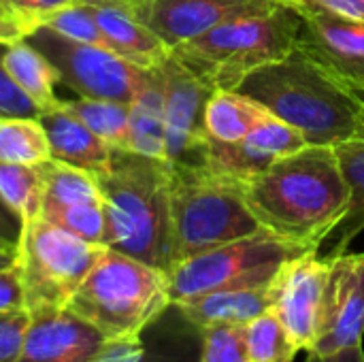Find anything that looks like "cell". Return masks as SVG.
<instances>
[{"instance_id": "8fae6325", "label": "cell", "mask_w": 364, "mask_h": 362, "mask_svg": "<svg viewBox=\"0 0 364 362\" xmlns=\"http://www.w3.org/2000/svg\"><path fill=\"white\" fill-rule=\"evenodd\" d=\"M331 260L307 252L288 260L273 280V312L301 352L311 354L320 339L324 290Z\"/></svg>"}, {"instance_id": "1f68e13d", "label": "cell", "mask_w": 364, "mask_h": 362, "mask_svg": "<svg viewBox=\"0 0 364 362\" xmlns=\"http://www.w3.org/2000/svg\"><path fill=\"white\" fill-rule=\"evenodd\" d=\"M200 362H252L245 346V326L200 331Z\"/></svg>"}, {"instance_id": "836d02e7", "label": "cell", "mask_w": 364, "mask_h": 362, "mask_svg": "<svg viewBox=\"0 0 364 362\" xmlns=\"http://www.w3.org/2000/svg\"><path fill=\"white\" fill-rule=\"evenodd\" d=\"M6 45L0 43V119L9 117H38L43 111L41 107L30 100L19 85L11 79V75L4 68L2 55H4Z\"/></svg>"}, {"instance_id": "f35d334b", "label": "cell", "mask_w": 364, "mask_h": 362, "mask_svg": "<svg viewBox=\"0 0 364 362\" xmlns=\"http://www.w3.org/2000/svg\"><path fill=\"white\" fill-rule=\"evenodd\" d=\"M17 9H21L23 13H28L30 17L36 19V23L41 26V17L51 13V11H58L62 6H68V4H75V2H81V0H11Z\"/></svg>"}, {"instance_id": "30bf717a", "label": "cell", "mask_w": 364, "mask_h": 362, "mask_svg": "<svg viewBox=\"0 0 364 362\" xmlns=\"http://www.w3.org/2000/svg\"><path fill=\"white\" fill-rule=\"evenodd\" d=\"M164 79L166 156L175 166H203L209 134L205 130V107L215 90L196 79L183 64L168 55L160 64Z\"/></svg>"}, {"instance_id": "484cf974", "label": "cell", "mask_w": 364, "mask_h": 362, "mask_svg": "<svg viewBox=\"0 0 364 362\" xmlns=\"http://www.w3.org/2000/svg\"><path fill=\"white\" fill-rule=\"evenodd\" d=\"M49 158V139L38 117L0 119V160L15 164H41Z\"/></svg>"}, {"instance_id": "d4e9b609", "label": "cell", "mask_w": 364, "mask_h": 362, "mask_svg": "<svg viewBox=\"0 0 364 362\" xmlns=\"http://www.w3.org/2000/svg\"><path fill=\"white\" fill-rule=\"evenodd\" d=\"M0 196L23 218H41L45 201L43 164H15L0 160Z\"/></svg>"}, {"instance_id": "7a4b0ae2", "label": "cell", "mask_w": 364, "mask_h": 362, "mask_svg": "<svg viewBox=\"0 0 364 362\" xmlns=\"http://www.w3.org/2000/svg\"><path fill=\"white\" fill-rule=\"evenodd\" d=\"M239 92L294 126L307 145L337 147L364 130L363 92L299 47L284 60L256 68Z\"/></svg>"}, {"instance_id": "9a60e30c", "label": "cell", "mask_w": 364, "mask_h": 362, "mask_svg": "<svg viewBox=\"0 0 364 362\" xmlns=\"http://www.w3.org/2000/svg\"><path fill=\"white\" fill-rule=\"evenodd\" d=\"M107 337L70 309L30 314L19 362H87Z\"/></svg>"}, {"instance_id": "44dd1931", "label": "cell", "mask_w": 364, "mask_h": 362, "mask_svg": "<svg viewBox=\"0 0 364 362\" xmlns=\"http://www.w3.org/2000/svg\"><path fill=\"white\" fill-rule=\"evenodd\" d=\"M269 115L271 111L239 90H215L205 107V130L218 141H245Z\"/></svg>"}, {"instance_id": "8992f818", "label": "cell", "mask_w": 364, "mask_h": 362, "mask_svg": "<svg viewBox=\"0 0 364 362\" xmlns=\"http://www.w3.org/2000/svg\"><path fill=\"white\" fill-rule=\"evenodd\" d=\"M168 166L175 265L264 230L247 207L241 179L207 164Z\"/></svg>"}, {"instance_id": "e0dca14e", "label": "cell", "mask_w": 364, "mask_h": 362, "mask_svg": "<svg viewBox=\"0 0 364 362\" xmlns=\"http://www.w3.org/2000/svg\"><path fill=\"white\" fill-rule=\"evenodd\" d=\"M38 122L47 132L51 160L94 175L109 169L113 147L98 134H94L79 117H75L62 105L58 109L43 111L38 115Z\"/></svg>"}, {"instance_id": "74e56055", "label": "cell", "mask_w": 364, "mask_h": 362, "mask_svg": "<svg viewBox=\"0 0 364 362\" xmlns=\"http://www.w3.org/2000/svg\"><path fill=\"white\" fill-rule=\"evenodd\" d=\"M23 218L0 196V250L17 254L21 235H23Z\"/></svg>"}, {"instance_id": "ee69618b", "label": "cell", "mask_w": 364, "mask_h": 362, "mask_svg": "<svg viewBox=\"0 0 364 362\" xmlns=\"http://www.w3.org/2000/svg\"><path fill=\"white\" fill-rule=\"evenodd\" d=\"M126 2H130V4H132V2H136V0H126Z\"/></svg>"}, {"instance_id": "60d3db41", "label": "cell", "mask_w": 364, "mask_h": 362, "mask_svg": "<svg viewBox=\"0 0 364 362\" xmlns=\"http://www.w3.org/2000/svg\"><path fill=\"white\" fill-rule=\"evenodd\" d=\"M320 356V354H318ZM324 362H364V346H352V348H343L339 352H333L328 356H322Z\"/></svg>"}, {"instance_id": "5bb4252c", "label": "cell", "mask_w": 364, "mask_h": 362, "mask_svg": "<svg viewBox=\"0 0 364 362\" xmlns=\"http://www.w3.org/2000/svg\"><path fill=\"white\" fill-rule=\"evenodd\" d=\"M331 260L320 339L314 354L328 356L363 344L364 335V252L326 256Z\"/></svg>"}, {"instance_id": "d6a6232c", "label": "cell", "mask_w": 364, "mask_h": 362, "mask_svg": "<svg viewBox=\"0 0 364 362\" xmlns=\"http://www.w3.org/2000/svg\"><path fill=\"white\" fill-rule=\"evenodd\" d=\"M247 141L252 145H256L260 151L269 154L271 158H279V156L299 151L307 145L305 137L294 126L286 124L284 119L275 117L273 113L254 128V132L247 137Z\"/></svg>"}, {"instance_id": "ffe728a7", "label": "cell", "mask_w": 364, "mask_h": 362, "mask_svg": "<svg viewBox=\"0 0 364 362\" xmlns=\"http://www.w3.org/2000/svg\"><path fill=\"white\" fill-rule=\"evenodd\" d=\"M130 151L162 158L166 156L164 122V79L160 64L149 68L145 85L130 102Z\"/></svg>"}, {"instance_id": "5b68a950", "label": "cell", "mask_w": 364, "mask_h": 362, "mask_svg": "<svg viewBox=\"0 0 364 362\" xmlns=\"http://www.w3.org/2000/svg\"><path fill=\"white\" fill-rule=\"evenodd\" d=\"M168 307V275L162 269L105 247L66 309L107 339H126L143 335Z\"/></svg>"}, {"instance_id": "b9f144b4", "label": "cell", "mask_w": 364, "mask_h": 362, "mask_svg": "<svg viewBox=\"0 0 364 362\" xmlns=\"http://www.w3.org/2000/svg\"><path fill=\"white\" fill-rule=\"evenodd\" d=\"M15 258H17V254H11V252H2V250H0V269H4V267L13 265V262H15Z\"/></svg>"}, {"instance_id": "4fadbf2b", "label": "cell", "mask_w": 364, "mask_h": 362, "mask_svg": "<svg viewBox=\"0 0 364 362\" xmlns=\"http://www.w3.org/2000/svg\"><path fill=\"white\" fill-rule=\"evenodd\" d=\"M282 0H136L134 17L168 49L241 15L262 13Z\"/></svg>"}, {"instance_id": "52a82bcc", "label": "cell", "mask_w": 364, "mask_h": 362, "mask_svg": "<svg viewBox=\"0 0 364 362\" xmlns=\"http://www.w3.org/2000/svg\"><path fill=\"white\" fill-rule=\"evenodd\" d=\"M307 252L318 250L290 243L269 230L235 239L181 260L166 273L171 305L218 290L271 286L288 260Z\"/></svg>"}, {"instance_id": "3957f363", "label": "cell", "mask_w": 364, "mask_h": 362, "mask_svg": "<svg viewBox=\"0 0 364 362\" xmlns=\"http://www.w3.org/2000/svg\"><path fill=\"white\" fill-rule=\"evenodd\" d=\"M94 177L107 213L105 247L168 273L175 265L168 162L113 147L109 169Z\"/></svg>"}, {"instance_id": "7c38bea8", "label": "cell", "mask_w": 364, "mask_h": 362, "mask_svg": "<svg viewBox=\"0 0 364 362\" xmlns=\"http://www.w3.org/2000/svg\"><path fill=\"white\" fill-rule=\"evenodd\" d=\"M301 17L296 47L350 87L364 92V23L339 17L314 0H284Z\"/></svg>"}, {"instance_id": "ab89813d", "label": "cell", "mask_w": 364, "mask_h": 362, "mask_svg": "<svg viewBox=\"0 0 364 362\" xmlns=\"http://www.w3.org/2000/svg\"><path fill=\"white\" fill-rule=\"evenodd\" d=\"M314 2H318L320 6H324L326 11L339 17L364 23V0H314Z\"/></svg>"}, {"instance_id": "d590c367", "label": "cell", "mask_w": 364, "mask_h": 362, "mask_svg": "<svg viewBox=\"0 0 364 362\" xmlns=\"http://www.w3.org/2000/svg\"><path fill=\"white\" fill-rule=\"evenodd\" d=\"M34 28H38L34 17L17 9L11 0H0V43H19Z\"/></svg>"}, {"instance_id": "83f0119b", "label": "cell", "mask_w": 364, "mask_h": 362, "mask_svg": "<svg viewBox=\"0 0 364 362\" xmlns=\"http://www.w3.org/2000/svg\"><path fill=\"white\" fill-rule=\"evenodd\" d=\"M245 346L252 362H294L301 352L273 309L245 326Z\"/></svg>"}, {"instance_id": "7bdbcfd3", "label": "cell", "mask_w": 364, "mask_h": 362, "mask_svg": "<svg viewBox=\"0 0 364 362\" xmlns=\"http://www.w3.org/2000/svg\"><path fill=\"white\" fill-rule=\"evenodd\" d=\"M303 362H324V358L311 352V354H307V358H305V361H303Z\"/></svg>"}, {"instance_id": "6da1fadb", "label": "cell", "mask_w": 364, "mask_h": 362, "mask_svg": "<svg viewBox=\"0 0 364 362\" xmlns=\"http://www.w3.org/2000/svg\"><path fill=\"white\" fill-rule=\"evenodd\" d=\"M245 201L271 235L320 250L348 215L352 190L335 147L305 145L243 181Z\"/></svg>"}, {"instance_id": "8d00e7d4", "label": "cell", "mask_w": 364, "mask_h": 362, "mask_svg": "<svg viewBox=\"0 0 364 362\" xmlns=\"http://www.w3.org/2000/svg\"><path fill=\"white\" fill-rule=\"evenodd\" d=\"M11 309H26L23 307V286L17 267V258L13 265L0 269V314Z\"/></svg>"}, {"instance_id": "f6af8a7d", "label": "cell", "mask_w": 364, "mask_h": 362, "mask_svg": "<svg viewBox=\"0 0 364 362\" xmlns=\"http://www.w3.org/2000/svg\"><path fill=\"white\" fill-rule=\"evenodd\" d=\"M282 2H284V0H282Z\"/></svg>"}, {"instance_id": "2e32d148", "label": "cell", "mask_w": 364, "mask_h": 362, "mask_svg": "<svg viewBox=\"0 0 364 362\" xmlns=\"http://www.w3.org/2000/svg\"><path fill=\"white\" fill-rule=\"evenodd\" d=\"M81 2H85L92 9L113 51L124 55L126 60L143 68H154L171 55V49L147 26H143L134 17L130 2L126 0H81Z\"/></svg>"}, {"instance_id": "f1b7e54d", "label": "cell", "mask_w": 364, "mask_h": 362, "mask_svg": "<svg viewBox=\"0 0 364 362\" xmlns=\"http://www.w3.org/2000/svg\"><path fill=\"white\" fill-rule=\"evenodd\" d=\"M273 160L269 154L260 151L256 145H252L247 139L245 141H218L211 139L207 141V158L205 164L218 173L237 177L241 181H247L256 173L264 171Z\"/></svg>"}, {"instance_id": "f546056e", "label": "cell", "mask_w": 364, "mask_h": 362, "mask_svg": "<svg viewBox=\"0 0 364 362\" xmlns=\"http://www.w3.org/2000/svg\"><path fill=\"white\" fill-rule=\"evenodd\" d=\"M41 218L64 228L66 233L96 245H105V235H107V213H105V203H83V205H73V207H53V205H43Z\"/></svg>"}, {"instance_id": "cb8c5ba5", "label": "cell", "mask_w": 364, "mask_h": 362, "mask_svg": "<svg viewBox=\"0 0 364 362\" xmlns=\"http://www.w3.org/2000/svg\"><path fill=\"white\" fill-rule=\"evenodd\" d=\"M62 107L115 149L130 147V105L105 98H70Z\"/></svg>"}, {"instance_id": "4316f807", "label": "cell", "mask_w": 364, "mask_h": 362, "mask_svg": "<svg viewBox=\"0 0 364 362\" xmlns=\"http://www.w3.org/2000/svg\"><path fill=\"white\" fill-rule=\"evenodd\" d=\"M43 173H45V201L43 205L53 207H73L83 203H96L102 201V194L98 190L94 173L55 162L45 160Z\"/></svg>"}, {"instance_id": "7402d4cb", "label": "cell", "mask_w": 364, "mask_h": 362, "mask_svg": "<svg viewBox=\"0 0 364 362\" xmlns=\"http://www.w3.org/2000/svg\"><path fill=\"white\" fill-rule=\"evenodd\" d=\"M2 62L11 79L30 100L41 107V111H51L62 105V100L55 96V85L60 83L55 68L26 41L6 45Z\"/></svg>"}, {"instance_id": "d6986e66", "label": "cell", "mask_w": 364, "mask_h": 362, "mask_svg": "<svg viewBox=\"0 0 364 362\" xmlns=\"http://www.w3.org/2000/svg\"><path fill=\"white\" fill-rule=\"evenodd\" d=\"M87 362H200V331L186 318L177 331L156 333L147 341V335L107 339L105 346Z\"/></svg>"}, {"instance_id": "277c9868", "label": "cell", "mask_w": 364, "mask_h": 362, "mask_svg": "<svg viewBox=\"0 0 364 362\" xmlns=\"http://www.w3.org/2000/svg\"><path fill=\"white\" fill-rule=\"evenodd\" d=\"M299 32V13L279 2L269 11L220 23L173 47L171 55L211 90H239L256 68L290 55L296 49Z\"/></svg>"}, {"instance_id": "ba28073f", "label": "cell", "mask_w": 364, "mask_h": 362, "mask_svg": "<svg viewBox=\"0 0 364 362\" xmlns=\"http://www.w3.org/2000/svg\"><path fill=\"white\" fill-rule=\"evenodd\" d=\"M102 252L105 245L87 243L43 218L28 220L17 247L28 314L66 309Z\"/></svg>"}, {"instance_id": "4dcf8cb0", "label": "cell", "mask_w": 364, "mask_h": 362, "mask_svg": "<svg viewBox=\"0 0 364 362\" xmlns=\"http://www.w3.org/2000/svg\"><path fill=\"white\" fill-rule=\"evenodd\" d=\"M41 26H47V28H51V30H55V32L73 38V41L105 47V49L113 51V47L109 45L107 36L102 34L92 9L85 2H75V4H68V6H62L58 11L43 15Z\"/></svg>"}, {"instance_id": "ac0fdd59", "label": "cell", "mask_w": 364, "mask_h": 362, "mask_svg": "<svg viewBox=\"0 0 364 362\" xmlns=\"http://www.w3.org/2000/svg\"><path fill=\"white\" fill-rule=\"evenodd\" d=\"M198 331L211 326H247L273 307V284L262 288H239L207 292L173 305Z\"/></svg>"}, {"instance_id": "e575fe53", "label": "cell", "mask_w": 364, "mask_h": 362, "mask_svg": "<svg viewBox=\"0 0 364 362\" xmlns=\"http://www.w3.org/2000/svg\"><path fill=\"white\" fill-rule=\"evenodd\" d=\"M28 322V309H11L0 314V362H19Z\"/></svg>"}, {"instance_id": "603a6c76", "label": "cell", "mask_w": 364, "mask_h": 362, "mask_svg": "<svg viewBox=\"0 0 364 362\" xmlns=\"http://www.w3.org/2000/svg\"><path fill=\"white\" fill-rule=\"evenodd\" d=\"M335 149H337L343 175L352 190V203H350V209H348V215L343 218V222L328 237L331 252L326 256H339V254L348 252L354 237L364 230V130L358 137L337 145Z\"/></svg>"}, {"instance_id": "9c48e42d", "label": "cell", "mask_w": 364, "mask_h": 362, "mask_svg": "<svg viewBox=\"0 0 364 362\" xmlns=\"http://www.w3.org/2000/svg\"><path fill=\"white\" fill-rule=\"evenodd\" d=\"M23 41L55 68L60 83L83 98L130 105L149 77V68L111 49L73 41L47 26L34 28Z\"/></svg>"}]
</instances>
